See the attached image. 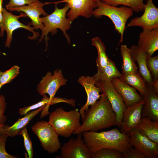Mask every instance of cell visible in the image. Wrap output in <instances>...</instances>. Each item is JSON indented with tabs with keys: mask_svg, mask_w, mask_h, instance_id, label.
Here are the masks:
<instances>
[{
	"mask_svg": "<svg viewBox=\"0 0 158 158\" xmlns=\"http://www.w3.org/2000/svg\"><path fill=\"white\" fill-rule=\"evenodd\" d=\"M20 67L14 65L10 69L2 72L0 77V82L2 86L11 82L20 73Z\"/></svg>",
	"mask_w": 158,
	"mask_h": 158,
	"instance_id": "f546056e",
	"label": "cell"
},
{
	"mask_svg": "<svg viewBox=\"0 0 158 158\" xmlns=\"http://www.w3.org/2000/svg\"><path fill=\"white\" fill-rule=\"evenodd\" d=\"M129 49L134 60L138 64L139 73L146 83L152 85L154 80L147 66V54L137 45H133Z\"/></svg>",
	"mask_w": 158,
	"mask_h": 158,
	"instance_id": "44dd1931",
	"label": "cell"
},
{
	"mask_svg": "<svg viewBox=\"0 0 158 158\" xmlns=\"http://www.w3.org/2000/svg\"><path fill=\"white\" fill-rule=\"evenodd\" d=\"M78 82L84 88L87 95V102L79 110L81 116L90 106L99 98L102 94H100L101 92V90L95 85L93 76H81L79 77Z\"/></svg>",
	"mask_w": 158,
	"mask_h": 158,
	"instance_id": "2e32d148",
	"label": "cell"
},
{
	"mask_svg": "<svg viewBox=\"0 0 158 158\" xmlns=\"http://www.w3.org/2000/svg\"><path fill=\"white\" fill-rule=\"evenodd\" d=\"M2 13L3 18L2 22L0 23V36L3 37L4 31H6L7 37L5 42L6 47L10 48L12 40L13 33L14 30L18 28H23L32 32L33 35L28 37L30 39H36L39 36V33L35 32L33 27H31L29 24L25 25L19 21L20 18L27 16L24 13H21L19 15H15L8 12L6 8H4L2 10Z\"/></svg>",
	"mask_w": 158,
	"mask_h": 158,
	"instance_id": "ba28073f",
	"label": "cell"
},
{
	"mask_svg": "<svg viewBox=\"0 0 158 158\" xmlns=\"http://www.w3.org/2000/svg\"><path fill=\"white\" fill-rule=\"evenodd\" d=\"M45 4L38 0L28 5L10 8L8 10L10 11H16L24 13L31 19V24L34 29L41 30L44 25L40 21V16L41 15L46 16L48 15L43 9V6Z\"/></svg>",
	"mask_w": 158,
	"mask_h": 158,
	"instance_id": "9a60e30c",
	"label": "cell"
},
{
	"mask_svg": "<svg viewBox=\"0 0 158 158\" xmlns=\"http://www.w3.org/2000/svg\"><path fill=\"white\" fill-rule=\"evenodd\" d=\"M96 5V8L92 11V15L96 18L102 16L109 18L114 24L115 29L120 35L119 44L122 43L126 22L132 16L133 11L126 6L117 7L107 5L100 0H97Z\"/></svg>",
	"mask_w": 158,
	"mask_h": 158,
	"instance_id": "5b68a950",
	"label": "cell"
},
{
	"mask_svg": "<svg viewBox=\"0 0 158 158\" xmlns=\"http://www.w3.org/2000/svg\"><path fill=\"white\" fill-rule=\"evenodd\" d=\"M3 18V14L2 11H0V23L2 22Z\"/></svg>",
	"mask_w": 158,
	"mask_h": 158,
	"instance_id": "f35d334b",
	"label": "cell"
},
{
	"mask_svg": "<svg viewBox=\"0 0 158 158\" xmlns=\"http://www.w3.org/2000/svg\"><path fill=\"white\" fill-rule=\"evenodd\" d=\"M156 92L158 94V80H154L151 85Z\"/></svg>",
	"mask_w": 158,
	"mask_h": 158,
	"instance_id": "8d00e7d4",
	"label": "cell"
},
{
	"mask_svg": "<svg viewBox=\"0 0 158 158\" xmlns=\"http://www.w3.org/2000/svg\"><path fill=\"white\" fill-rule=\"evenodd\" d=\"M92 158H123L122 153L111 149L105 148L99 150L91 154Z\"/></svg>",
	"mask_w": 158,
	"mask_h": 158,
	"instance_id": "f1b7e54d",
	"label": "cell"
},
{
	"mask_svg": "<svg viewBox=\"0 0 158 158\" xmlns=\"http://www.w3.org/2000/svg\"><path fill=\"white\" fill-rule=\"evenodd\" d=\"M67 80L65 78L63 72L61 69L55 70L53 74L48 72L43 77L37 85L36 91L40 95L43 96L47 94L49 97L52 99L57 91L61 86L65 85Z\"/></svg>",
	"mask_w": 158,
	"mask_h": 158,
	"instance_id": "30bf717a",
	"label": "cell"
},
{
	"mask_svg": "<svg viewBox=\"0 0 158 158\" xmlns=\"http://www.w3.org/2000/svg\"><path fill=\"white\" fill-rule=\"evenodd\" d=\"M7 103L4 95H0V122L4 123L7 120V117L4 115L6 109Z\"/></svg>",
	"mask_w": 158,
	"mask_h": 158,
	"instance_id": "d590c367",
	"label": "cell"
},
{
	"mask_svg": "<svg viewBox=\"0 0 158 158\" xmlns=\"http://www.w3.org/2000/svg\"><path fill=\"white\" fill-rule=\"evenodd\" d=\"M81 116L77 109L66 111L59 107L50 114L48 122L59 135L68 138L81 126Z\"/></svg>",
	"mask_w": 158,
	"mask_h": 158,
	"instance_id": "277c9868",
	"label": "cell"
},
{
	"mask_svg": "<svg viewBox=\"0 0 158 158\" xmlns=\"http://www.w3.org/2000/svg\"><path fill=\"white\" fill-rule=\"evenodd\" d=\"M146 63L147 68L154 80H158V55L152 56L147 55Z\"/></svg>",
	"mask_w": 158,
	"mask_h": 158,
	"instance_id": "4dcf8cb0",
	"label": "cell"
},
{
	"mask_svg": "<svg viewBox=\"0 0 158 158\" xmlns=\"http://www.w3.org/2000/svg\"><path fill=\"white\" fill-rule=\"evenodd\" d=\"M123 158H147L141 152L131 147L122 153Z\"/></svg>",
	"mask_w": 158,
	"mask_h": 158,
	"instance_id": "836d02e7",
	"label": "cell"
},
{
	"mask_svg": "<svg viewBox=\"0 0 158 158\" xmlns=\"http://www.w3.org/2000/svg\"><path fill=\"white\" fill-rule=\"evenodd\" d=\"M82 136L91 154L105 148L116 150L123 153L132 147L128 133H122L116 128L99 132L85 131Z\"/></svg>",
	"mask_w": 158,
	"mask_h": 158,
	"instance_id": "7a4b0ae2",
	"label": "cell"
},
{
	"mask_svg": "<svg viewBox=\"0 0 158 158\" xmlns=\"http://www.w3.org/2000/svg\"><path fill=\"white\" fill-rule=\"evenodd\" d=\"M111 80L115 89L121 97L127 107L130 106L143 99L135 89L120 78H114Z\"/></svg>",
	"mask_w": 158,
	"mask_h": 158,
	"instance_id": "e0dca14e",
	"label": "cell"
},
{
	"mask_svg": "<svg viewBox=\"0 0 158 158\" xmlns=\"http://www.w3.org/2000/svg\"><path fill=\"white\" fill-rule=\"evenodd\" d=\"M46 105L29 112L23 117L19 118L11 126L5 124L1 128L0 133L5 134L8 137H13L20 135V132L26 127L30 121L42 111Z\"/></svg>",
	"mask_w": 158,
	"mask_h": 158,
	"instance_id": "ffe728a7",
	"label": "cell"
},
{
	"mask_svg": "<svg viewBox=\"0 0 158 158\" xmlns=\"http://www.w3.org/2000/svg\"><path fill=\"white\" fill-rule=\"evenodd\" d=\"M144 0H100L103 3L109 5L117 7L122 5L131 8L133 11L139 13L144 11Z\"/></svg>",
	"mask_w": 158,
	"mask_h": 158,
	"instance_id": "4316f807",
	"label": "cell"
},
{
	"mask_svg": "<svg viewBox=\"0 0 158 158\" xmlns=\"http://www.w3.org/2000/svg\"><path fill=\"white\" fill-rule=\"evenodd\" d=\"M42 100L33 105L20 108L19 113L21 115H25L29 112L38 109L44 106L48 105L49 106L61 102L67 103L73 107L75 106V100L73 99H67L66 98L54 97L51 99L46 94L44 95Z\"/></svg>",
	"mask_w": 158,
	"mask_h": 158,
	"instance_id": "7402d4cb",
	"label": "cell"
},
{
	"mask_svg": "<svg viewBox=\"0 0 158 158\" xmlns=\"http://www.w3.org/2000/svg\"><path fill=\"white\" fill-rule=\"evenodd\" d=\"M5 125L4 123H2L0 122V134L1 128Z\"/></svg>",
	"mask_w": 158,
	"mask_h": 158,
	"instance_id": "ab89813d",
	"label": "cell"
},
{
	"mask_svg": "<svg viewBox=\"0 0 158 158\" xmlns=\"http://www.w3.org/2000/svg\"><path fill=\"white\" fill-rule=\"evenodd\" d=\"M145 101L142 117L158 121V96L151 85L147 83L145 91L142 97Z\"/></svg>",
	"mask_w": 158,
	"mask_h": 158,
	"instance_id": "ac0fdd59",
	"label": "cell"
},
{
	"mask_svg": "<svg viewBox=\"0 0 158 158\" xmlns=\"http://www.w3.org/2000/svg\"><path fill=\"white\" fill-rule=\"evenodd\" d=\"M95 74L99 77L110 80L114 78H120L122 75L114 62L110 59L107 65L102 70L97 71V73Z\"/></svg>",
	"mask_w": 158,
	"mask_h": 158,
	"instance_id": "83f0119b",
	"label": "cell"
},
{
	"mask_svg": "<svg viewBox=\"0 0 158 158\" xmlns=\"http://www.w3.org/2000/svg\"><path fill=\"white\" fill-rule=\"evenodd\" d=\"M131 146L141 152L147 158H157L158 143L154 142L145 136L136 127L128 133Z\"/></svg>",
	"mask_w": 158,
	"mask_h": 158,
	"instance_id": "9c48e42d",
	"label": "cell"
},
{
	"mask_svg": "<svg viewBox=\"0 0 158 158\" xmlns=\"http://www.w3.org/2000/svg\"><path fill=\"white\" fill-rule=\"evenodd\" d=\"M82 123L73 133L97 132L116 125V115L106 95L102 93L99 98L81 116Z\"/></svg>",
	"mask_w": 158,
	"mask_h": 158,
	"instance_id": "6da1fadb",
	"label": "cell"
},
{
	"mask_svg": "<svg viewBox=\"0 0 158 158\" xmlns=\"http://www.w3.org/2000/svg\"><path fill=\"white\" fill-rule=\"evenodd\" d=\"M92 44L96 48L98 53L96 63L97 71L103 69L107 64L109 59L106 54V47L101 39L98 37L92 40Z\"/></svg>",
	"mask_w": 158,
	"mask_h": 158,
	"instance_id": "484cf974",
	"label": "cell"
},
{
	"mask_svg": "<svg viewBox=\"0 0 158 158\" xmlns=\"http://www.w3.org/2000/svg\"><path fill=\"white\" fill-rule=\"evenodd\" d=\"M76 138H71L61 146V154L62 158H91V154L83 138L82 133Z\"/></svg>",
	"mask_w": 158,
	"mask_h": 158,
	"instance_id": "4fadbf2b",
	"label": "cell"
},
{
	"mask_svg": "<svg viewBox=\"0 0 158 158\" xmlns=\"http://www.w3.org/2000/svg\"><path fill=\"white\" fill-rule=\"evenodd\" d=\"M137 46L147 55L152 56L158 49V28L143 30L139 35Z\"/></svg>",
	"mask_w": 158,
	"mask_h": 158,
	"instance_id": "d6986e66",
	"label": "cell"
},
{
	"mask_svg": "<svg viewBox=\"0 0 158 158\" xmlns=\"http://www.w3.org/2000/svg\"><path fill=\"white\" fill-rule=\"evenodd\" d=\"M119 78L138 90L141 97L144 95L147 83L138 72L122 73Z\"/></svg>",
	"mask_w": 158,
	"mask_h": 158,
	"instance_id": "cb8c5ba5",
	"label": "cell"
},
{
	"mask_svg": "<svg viewBox=\"0 0 158 158\" xmlns=\"http://www.w3.org/2000/svg\"><path fill=\"white\" fill-rule=\"evenodd\" d=\"M3 0H0V11L2 12L3 8L2 7V3Z\"/></svg>",
	"mask_w": 158,
	"mask_h": 158,
	"instance_id": "74e56055",
	"label": "cell"
},
{
	"mask_svg": "<svg viewBox=\"0 0 158 158\" xmlns=\"http://www.w3.org/2000/svg\"><path fill=\"white\" fill-rule=\"evenodd\" d=\"M69 9V7L67 3L61 8H58L56 4H55V10L52 13L40 17V21L44 27L41 30L42 33L39 42H41L44 38L47 47L49 33L51 32L52 35H54L58 31L57 29H59L62 31L68 43L70 44V38L66 32L71 28L72 23L68 18H66V13Z\"/></svg>",
	"mask_w": 158,
	"mask_h": 158,
	"instance_id": "3957f363",
	"label": "cell"
},
{
	"mask_svg": "<svg viewBox=\"0 0 158 158\" xmlns=\"http://www.w3.org/2000/svg\"><path fill=\"white\" fill-rule=\"evenodd\" d=\"M93 77L95 85L106 95L116 115V125L120 128L123 114L127 107L115 89L111 80L99 77L96 74Z\"/></svg>",
	"mask_w": 158,
	"mask_h": 158,
	"instance_id": "8992f818",
	"label": "cell"
},
{
	"mask_svg": "<svg viewBox=\"0 0 158 158\" xmlns=\"http://www.w3.org/2000/svg\"><path fill=\"white\" fill-rule=\"evenodd\" d=\"M97 0H62L48 3L55 4L66 3L68 4L70 10L66 15L72 22L80 16L90 18L94 8H96Z\"/></svg>",
	"mask_w": 158,
	"mask_h": 158,
	"instance_id": "7c38bea8",
	"label": "cell"
},
{
	"mask_svg": "<svg viewBox=\"0 0 158 158\" xmlns=\"http://www.w3.org/2000/svg\"></svg>",
	"mask_w": 158,
	"mask_h": 158,
	"instance_id": "7bdbcfd3",
	"label": "cell"
},
{
	"mask_svg": "<svg viewBox=\"0 0 158 158\" xmlns=\"http://www.w3.org/2000/svg\"><path fill=\"white\" fill-rule=\"evenodd\" d=\"M121 54L123 62L121 66L122 73L138 72V68L129 48L126 45H122Z\"/></svg>",
	"mask_w": 158,
	"mask_h": 158,
	"instance_id": "d4e9b609",
	"label": "cell"
},
{
	"mask_svg": "<svg viewBox=\"0 0 158 158\" xmlns=\"http://www.w3.org/2000/svg\"><path fill=\"white\" fill-rule=\"evenodd\" d=\"M145 104L142 99L140 102L128 107L123 115L121 127V132L126 133L137 127L142 117V111Z\"/></svg>",
	"mask_w": 158,
	"mask_h": 158,
	"instance_id": "5bb4252c",
	"label": "cell"
},
{
	"mask_svg": "<svg viewBox=\"0 0 158 158\" xmlns=\"http://www.w3.org/2000/svg\"><path fill=\"white\" fill-rule=\"evenodd\" d=\"M144 11L140 17L133 18L128 24L127 27L139 26L143 30L158 28V8L154 5L152 0L147 1L145 4Z\"/></svg>",
	"mask_w": 158,
	"mask_h": 158,
	"instance_id": "8fae6325",
	"label": "cell"
},
{
	"mask_svg": "<svg viewBox=\"0 0 158 158\" xmlns=\"http://www.w3.org/2000/svg\"><path fill=\"white\" fill-rule=\"evenodd\" d=\"M7 137L5 134H0V158H18L8 154L6 151L5 145Z\"/></svg>",
	"mask_w": 158,
	"mask_h": 158,
	"instance_id": "d6a6232c",
	"label": "cell"
},
{
	"mask_svg": "<svg viewBox=\"0 0 158 158\" xmlns=\"http://www.w3.org/2000/svg\"><path fill=\"white\" fill-rule=\"evenodd\" d=\"M0 53H2L0 51Z\"/></svg>",
	"mask_w": 158,
	"mask_h": 158,
	"instance_id": "b9f144b4",
	"label": "cell"
},
{
	"mask_svg": "<svg viewBox=\"0 0 158 158\" xmlns=\"http://www.w3.org/2000/svg\"><path fill=\"white\" fill-rule=\"evenodd\" d=\"M2 71H0V76H1V74L2 73ZM2 87V86H1V85L0 82V89H1V87Z\"/></svg>",
	"mask_w": 158,
	"mask_h": 158,
	"instance_id": "60d3db41",
	"label": "cell"
},
{
	"mask_svg": "<svg viewBox=\"0 0 158 158\" xmlns=\"http://www.w3.org/2000/svg\"><path fill=\"white\" fill-rule=\"evenodd\" d=\"M20 135H22L23 137L24 144L27 152L28 157L32 158L33 157V153L32 143L26 127L20 132Z\"/></svg>",
	"mask_w": 158,
	"mask_h": 158,
	"instance_id": "1f68e13d",
	"label": "cell"
},
{
	"mask_svg": "<svg viewBox=\"0 0 158 158\" xmlns=\"http://www.w3.org/2000/svg\"><path fill=\"white\" fill-rule=\"evenodd\" d=\"M147 138L152 141L158 143V121L142 116L136 127Z\"/></svg>",
	"mask_w": 158,
	"mask_h": 158,
	"instance_id": "603a6c76",
	"label": "cell"
},
{
	"mask_svg": "<svg viewBox=\"0 0 158 158\" xmlns=\"http://www.w3.org/2000/svg\"><path fill=\"white\" fill-rule=\"evenodd\" d=\"M38 0H10L5 6L7 10L14 7H21L37 1Z\"/></svg>",
	"mask_w": 158,
	"mask_h": 158,
	"instance_id": "e575fe53",
	"label": "cell"
},
{
	"mask_svg": "<svg viewBox=\"0 0 158 158\" xmlns=\"http://www.w3.org/2000/svg\"><path fill=\"white\" fill-rule=\"evenodd\" d=\"M32 130L37 137L43 149L49 153L56 152L60 148L59 135L49 122L38 121L32 126Z\"/></svg>",
	"mask_w": 158,
	"mask_h": 158,
	"instance_id": "52a82bcc",
	"label": "cell"
}]
</instances>
